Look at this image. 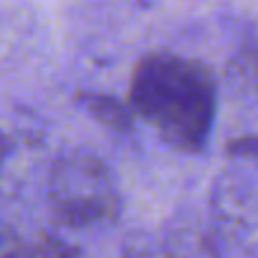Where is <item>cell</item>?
<instances>
[{"label": "cell", "mask_w": 258, "mask_h": 258, "mask_svg": "<svg viewBox=\"0 0 258 258\" xmlns=\"http://www.w3.org/2000/svg\"><path fill=\"white\" fill-rule=\"evenodd\" d=\"M81 99H84L86 109H89L101 124H106V126H111V129H129V124H132V119H129V111H126L119 101H114V99H109V96H104V94H84Z\"/></svg>", "instance_id": "cell-3"}, {"label": "cell", "mask_w": 258, "mask_h": 258, "mask_svg": "<svg viewBox=\"0 0 258 258\" xmlns=\"http://www.w3.org/2000/svg\"><path fill=\"white\" fill-rule=\"evenodd\" d=\"M48 198L56 215L74 228L114 223L121 210L119 187L106 165L86 152L61 157L48 180Z\"/></svg>", "instance_id": "cell-2"}, {"label": "cell", "mask_w": 258, "mask_h": 258, "mask_svg": "<svg viewBox=\"0 0 258 258\" xmlns=\"http://www.w3.org/2000/svg\"><path fill=\"white\" fill-rule=\"evenodd\" d=\"M124 258H198V250L190 245V240L180 238H167L162 245L150 248V245H137L135 250H129Z\"/></svg>", "instance_id": "cell-4"}, {"label": "cell", "mask_w": 258, "mask_h": 258, "mask_svg": "<svg viewBox=\"0 0 258 258\" xmlns=\"http://www.w3.org/2000/svg\"><path fill=\"white\" fill-rule=\"evenodd\" d=\"M129 101L170 147H205L215 119V81L200 61L177 53L145 56L132 74Z\"/></svg>", "instance_id": "cell-1"}]
</instances>
